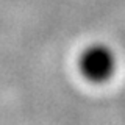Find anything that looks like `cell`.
Masks as SVG:
<instances>
[{"label":"cell","instance_id":"obj_1","mask_svg":"<svg viewBox=\"0 0 125 125\" xmlns=\"http://www.w3.org/2000/svg\"><path fill=\"white\" fill-rule=\"evenodd\" d=\"M116 55L105 44H92L80 56V70L86 80L92 83H103L116 72Z\"/></svg>","mask_w":125,"mask_h":125}]
</instances>
